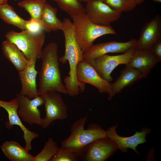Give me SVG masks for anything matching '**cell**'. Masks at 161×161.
I'll return each instance as SVG.
<instances>
[{
  "label": "cell",
  "instance_id": "obj_1",
  "mask_svg": "<svg viewBox=\"0 0 161 161\" xmlns=\"http://www.w3.org/2000/svg\"><path fill=\"white\" fill-rule=\"evenodd\" d=\"M58 50L57 44L51 42L42 50L38 89V95L49 92L67 94V90L61 79Z\"/></svg>",
  "mask_w": 161,
  "mask_h": 161
},
{
  "label": "cell",
  "instance_id": "obj_2",
  "mask_svg": "<svg viewBox=\"0 0 161 161\" xmlns=\"http://www.w3.org/2000/svg\"><path fill=\"white\" fill-rule=\"evenodd\" d=\"M87 114L76 120L71 127L69 136L62 141L61 146L69 148L80 153L88 144L97 139L107 137L106 130L96 124H89L84 129Z\"/></svg>",
  "mask_w": 161,
  "mask_h": 161
},
{
  "label": "cell",
  "instance_id": "obj_3",
  "mask_svg": "<svg viewBox=\"0 0 161 161\" xmlns=\"http://www.w3.org/2000/svg\"><path fill=\"white\" fill-rule=\"evenodd\" d=\"M72 19L76 39L83 53L93 44L94 41L97 38L106 35L116 34L111 26H101L92 23L85 12Z\"/></svg>",
  "mask_w": 161,
  "mask_h": 161
},
{
  "label": "cell",
  "instance_id": "obj_4",
  "mask_svg": "<svg viewBox=\"0 0 161 161\" xmlns=\"http://www.w3.org/2000/svg\"><path fill=\"white\" fill-rule=\"evenodd\" d=\"M5 37L15 44L29 61L41 58L45 38L43 30L36 32L27 30L19 32L11 30L6 33Z\"/></svg>",
  "mask_w": 161,
  "mask_h": 161
},
{
  "label": "cell",
  "instance_id": "obj_5",
  "mask_svg": "<svg viewBox=\"0 0 161 161\" xmlns=\"http://www.w3.org/2000/svg\"><path fill=\"white\" fill-rule=\"evenodd\" d=\"M136 49L135 46H134L120 55H103L93 59L88 62L102 78L110 82L113 80L111 76L113 70L119 65L127 64Z\"/></svg>",
  "mask_w": 161,
  "mask_h": 161
},
{
  "label": "cell",
  "instance_id": "obj_6",
  "mask_svg": "<svg viewBox=\"0 0 161 161\" xmlns=\"http://www.w3.org/2000/svg\"><path fill=\"white\" fill-rule=\"evenodd\" d=\"M40 95L44 100L46 113L41 126L43 129L48 127L55 120L67 118L68 106L59 92H48Z\"/></svg>",
  "mask_w": 161,
  "mask_h": 161
},
{
  "label": "cell",
  "instance_id": "obj_7",
  "mask_svg": "<svg viewBox=\"0 0 161 161\" xmlns=\"http://www.w3.org/2000/svg\"><path fill=\"white\" fill-rule=\"evenodd\" d=\"M86 16L92 23L101 26H110L120 18L122 13L113 9L101 0L87 2L85 8Z\"/></svg>",
  "mask_w": 161,
  "mask_h": 161
},
{
  "label": "cell",
  "instance_id": "obj_8",
  "mask_svg": "<svg viewBox=\"0 0 161 161\" xmlns=\"http://www.w3.org/2000/svg\"><path fill=\"white\" fill-rule=\"evenodd\" d=\"M118 149L116 143L108 137L92 142L83 150L80 159L86 161H105Z\"/></svg>",
  "mask_w": 161,
  "mask_h": 161
},
{
  "label": "cell",
  "instance_id": "obj_9",
  "mask_svg": "<svg viewBox=\"0 0 161 161\" xmlns=\"http://www.w3.org/2000/svg\"><path fill=\"white\" fill-rule=\"evenodd\" d=\"M16 96L19 104L17 113L19 117L31 125L37 124L41 126L43 118L38 107L44 105V102L41 96L38 95L32 99L19 93Z\"/></svg>",
  "mask_w": 161,
  "mask_h": 161
},
{
  "label": "cell",
  "instance_id": "obj_10",
  "mask_svg": "<svg viewBox=\"0 0 161 161\" xmlns=\"http://www.w3.org/2000/svg\"><path fill=\"white\" fill-rule=\"evenodd\" d=\"M0 107L4 108L8 113V121L5 123L6 128L10 129L14 125L18 126L23 132L25 148L28 151L31 150L32 148V142L38 137L39 134L28 129L22 122L17 113L19 104L17 98L13 99L9 102L0 100Z\"/></svg>",
  "mask_w": 161,
  "mask_h": 161
},
{
  "label": "cell",
  "instance_id": "obj_11",
  "mask_svg": "<svg viewBox=\"0 0 161 161\" xmlns=\"http://www.w3.org/2000/svg\"><path fill=\"white\" fill-rule=\"evenodd\" d=\"M118 123L115 124L106 130L107 137L114 140L117 145L118 149L123 153L127 152L128 149L134 151L137 154L139 152L137 150V145L147 142L146 137L151 131L150 129L146 127L142 128L139 131H135L133 135L123 137L119 135L116 129Z\"/></svg>",
  "mask_w": 161,
  "mask_h": 161
},
{
  "label": "cell",
  "instance_id": "obj_12",
  "mask_svg": "<svg viewBox=\"0 0 161 161\" xmlns=\"http://www.w3.org/2000/svg\"><path fill=\"white\" fill-rule=\"evenodd\" d=\"M137 40L132 39L126 42L111 41L93 44L83 53V60L89 62L101 55L108 53H124L135 46Z\"/></svg>",
  "mask_w": 161,
  "mask_h": 161
},
{
  "label": "cell",
  "instance_id": "obj_13",
  "mask_svg": "<svg viewBox=\"0 0 161 161\" xmlns=\"http://www.w3.org/2000/svg\"><path fill=\"white\" fill-rule=\"evenodd\" d=\"M77 76L79 81L92 85L100 92L110 94L111 83L102 78L89 62L83 60L79 63Z\"/></svg>",
  "mask_w": 161,
  "mask_h": 161
},
{
  "label": "cell",
  "instance_id": "obj_14",
  "mask_svg": "<svg viewBox=\"0 0 161 161\" xmlns=\"http://www.w3.org/2000/svg\"><path fill=\"white\" fill-rule=\"evenodd\" d=\"M161 40V18L157 14L148 22H146L141 32L135 45L137 49L150 50L153 44Z\"/></svg>",
  "mask_w": 161,
  "mask_h": 161
},
{
  "label": "cell",
  "instance_id": "obj_15",
  "mask_svg": "<svg viewBox=\"0 0 161 161\" xmlns=\"http://www.w3.org/2000/svg\"><path fill=\"white\" fill-rule=\"evenodd\" d=\"M158 62L156 56L150 50L136 49L126 66L137 69L145 78L147 77L152 69Z\"/></svg>",
  "mask_w": 161,
  "mask_h": 161
},
{
  "label": "cell",
  "instance_id": "obj_16",
  "mask_svg": "<svg viewBox=\"0 0 161 161\" xmlns=\"http://www.w3.org/2000/svg\"><path fill=\"white\" fill-rule=\"evenodd\" d=\"M37 60L32 59L30 61L27 66L23 70L19 71L18 74L21 84L20 94L26 96L32 99L38 95L36 78L38 73L35 68Z\"/></svg>",
  "mask_w": 161,
  "mask_h": 161
},
{
  "label": "cell",
  "instance_id": "obj_17",
  "mask_svg": "<svg viewBox=\"0 0 161 161\" xmlns=\"http://www.w3.org/2000/svg\"><path fill=\"white\" fill-rule=\"evenodd\" d=\"M143 78V75L138 70L126 66L120 72L117 80L114 83H111V92L108 96V100H111L114 96L121 92L125 87Z\"/></svg>",
  "mask_w": 161,
  "mask_h": 161
},
{
  "label": "cell",
  "instance_id": "obj_18",
  "mask_svg": "<svg viewBox=\"0 0 161 161\" xmlns=\"http://www.w3.org/2000/svg\"><path fill=\"white\" fill-rule=\"evenodd\" d=\"M2 50L4 57L18 72L24 69L30 62L15 44L6 39L2 42Z\"/></svg>",
  "mask_w": 161,
  "mask_h": 161
},
{
  "label": "cell",
  "instance_id": "obj_19",
  "mask_svg": "<svg viewBox=\"0 0 161 161\" xmlns=\"http://www.w3.org/2000/svg\"><path fill=\"white\" fill-rule=\"evenodd\" d=\"M57 8L46 3L39 21L43 31L50 32L62 30L63 23L57 17Z\"/></svg>",
  "mask_w": 161,
  "mask_h": 161
},
{
  "label": "cell",
  "instance_id": "obj_20",
  "mask_svg": "<svg viewBox=\"0 0 161 161\" xmlns=\"http://www.w3.org/2000/svg\"><path fill=\"white\" fill-rule=\"evenodd\" d=\"M1 148L4 155L11 161H32L34 157L16 141H6Z\"/></svg>",
  "mask_w": 161,
  "mask_h": 161
},
{
  "label": "cell",
  "instance_id": "obj_21",
  "mask_svg": "<svg viewBox=\"0 0 161 161\" xmlns=\"http://www.w3.org/2000/svg\"><path fill=\"white\" fill-rule=\"evenodd\" d=\"M0 18L5 23L21 29L26 30L27 20L20 17L7 3L0 6Z\"/></svg>",
  "mask_w": 161,
  "mask_h": 161
},
{
  "label": "cell",
  "instance_id": "obj_22",
  "mask_svg": "<svg viewBox=\"0 0 161 161\" xmlns=\"http://www.w3.org/2000/svg\"><path fill=\"white\" fill-rule=\"evenodd\" d=\"M46 2V0H23L18 5L29 14L31 18L39 21Z\"/></svg>",
  "mask_w": 161,
  "mask_h": 161
},
{
  "label": "cell",
  "instance_id": "obj_23",
  "mask_svg": "<svg viewBox=\"0 0 161 161\" xmlns=\"http://www.w3.org/2000/svg\"><path fill=\"white\" fill-rule=\"evenodd\" d=\"M59 149L57 143L50 137L45 142L44 148L32 161H50L57 153Z\"/></svg>",
  "mask_w": 161,
  "mask_h": 161
},
{
  "label": "cell",
  "instance_id": "obj_24",
  "mask_svg": "<svg viewBox=\"0 0 161 161\" xmlns=\"http://www.w3.org/2000/svg\"><path fill=\"white\" fill-rule=\"evenodd\" d=\"M56 2L60 9L66 12L72 18L85 12V8L78 0H58Z\"/></svg>",
  "mask_w": 161,
  "mask_h": 161
},
{
  "label": "cell",
  "instance_id": "obj_25",
  "mask_svg": "<svg viewBox=\"0 0 161 161\" xmlns=\"http://www.w3.org/2000/svg\"><path fill=\"white\" fill-rule=\"evenodd\" d=\"M81 153L72 148L61 146L50 161H77L80 159Z\"/></svg>",
  "mask_w": 161,
  "mask_h": 161
},
{
  "label": "cell",
  "instance_id": "obj_26",
  "mask_svg": "<svg viewBox=\"0 0 161 161\" xmlns=\"http://www.w3.org/2000/svg\"><path fill=\"white\" fill-rule=\"evenodd\" d=\"M101 0L112 8L121 13L131 11L138 5L137 0Z\"/></svg>",
  "mask_w": 161,
  "mask_h": 161
},
{
  "label": "cell",
  "instance_id": "obj_27",
  "mask_svg": "<svg viewBox=\"0 0 161 161\" xmlns=\"http://www.w3.org/2000/svg\"><path fill=\"white\" fill-rule=\"evenodd\" d=\"M26 30L33 32H38L43 30L39 21L32 18L27 21Z\"/></svg>",
  "mask_w": 161,
  "mask_h": 161
},
{
  "label": "cell",
  "instance_id": "obj_28",
  "mask_svg": "<svg viewBox=\"0 0 161 161\" xmlns=\"http://www.w3.org/2000/svg\"><path fill=\"white\" fill-rule=\"evenodd\" d=\"M150 50L156 56L159 62L161 61V40L154 43L151 47Z\"/></svg>",
  "mask_w": 161,
  "mask_h": 161
},
{
  "label": "cell",
  "instance_id": "obj_29",
  "mask_svg": "<svg viewBox=\"0 0 161 161\" xmlns=\"http://www.w3.org/2000/svg\"><path fill=\"white\" fill-rule=\"evenodd\" d=\"M8 0H0V6L7 3Z\"/></svg>",
  "mask_w": 161,
  "mask_h": 161
},
{
  "label": "cell",
  "instance_id": "obj_30",
  "mask_svg": "<svg viewBox=\"0 0 161 161\" xmlns=\"http://www.w3.org/2000/svg\"><path fill=\"white\" fill-rule=\"evenodd\" d=\"M138 5L141 4L145 0H137Z\"/></svg>",
  "mask_w": 161,
  "mask_h": 161
},
{
  "label": "cell",
  "instance_id": "obj_31",
  "mask_svg": "<svg viewBox=\"0 0 161 161\" xmlns=\"http://www.w3.org/2000/svg\"><path fill=\"white\" fill-rule=\"evenodd\" d=\"M80 2H87L93 0H78Z\"/></svg>",
  "mask_w": 161,
  "mask_h": 161
},
{
  "label": "cell",
  "instance_id": "obj_32",
  "mask_svg": "<svg viewBox=\"0 0 161 161\" xmlns=\"http://www.w3.org/2000/svg\"><path fill=\"white\" fill-rule=\"evenodd\" d=\"M152 0L155 2H161V0Z\"/></svg>",
  "mask_w": 161,
  "mask_h": 161
},
{
  "label": "cell",
  "instance_id": "obj_33",
  "mask_svg": "<svg viewBox=\"0 0 161 161\" xmlns=\"http://www.w3.org/2000/svg\"><path fill=\"white\" fill-rule=\"evenodd\" d=\"M50 0L53 1H56L57 2L58 0Z\"/></svg>",
  "mask_w": 161,
  "mask_h": 161
}]
</instances>
